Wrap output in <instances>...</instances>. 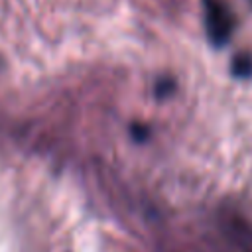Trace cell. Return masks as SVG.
Here are the masks:
<instances>
[{"instance_id": "1", "label": "cell", "mask_w": 252, "mask_h": 252, "mask_svg": "<svg viewBox=\"0 0 252 252\" xmlns=\"http://www.w3.org/2000/svg\"><path fill=\"white\" fill-rule=\"evenodd\" d=\"M203 6H205V26H207L209 41L215 47L226 45L234 30V20L230 10L220 0H203Z\"/></svg>"}, {"instance_id": "2", "label": "cell", "mask_w": 252, "mask_h": 252, "mask_svg": "<svg viewBox=\"0 0 252 252\" xmlns=\"http://www.w3.org/2000/svg\"><path fill=\"white\" fill-rule=\"evenodd\" d=\"M230 71L238 79H250L252 77V55H248V53L234 55L232 65H230Z\"/></svg>"}, {"instance_id": "3", "label": "cell", "mask_w": 252, "mask_h": 252, "mask_svg": "<svg viewBox=\"0 0 252 252\" xmlns=\"http://www.w3.org/2000/svg\"><path fill=\"white\" fill-rule=\"evenodd\" d=\"M154 93H156V98H167L175 93V81L171 77H161L156 81V87H154Z\"/></svg>"}, {"instance_id": "4", "label": "cell", "mask_w": 252, "mask_h": 252, "mask_svg": "<svg viewBox=\"0 0 252 252\" xmlns=\"http://www.w3.org/2000/svg\"><path fill=\"white\" fill-rule=\"evenodd\" d=\"M130 132H132V136H134L136 142H144V140L150 136V130H148V126H144V124H134Z\"/></svg>"}]
</instances>
